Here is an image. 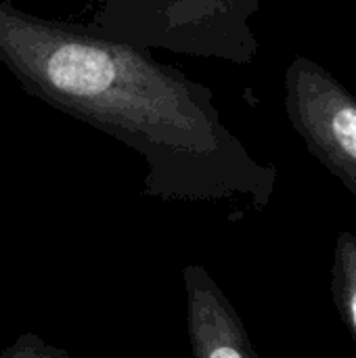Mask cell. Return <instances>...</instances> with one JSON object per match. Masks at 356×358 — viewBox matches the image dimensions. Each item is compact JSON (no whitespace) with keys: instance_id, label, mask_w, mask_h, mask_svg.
<instances>
[{"instance_id":"1","label":"cell","mask_w":356,"mask_h":358,"mask_svg":"<svg viewBox=\"0 0 356 358\" xmlns=\"http://www.w3.org/2000/svg\"><path fill=\"white\" fill-rule=\"evenodd\" d=\"M0 63L29 94L141 153L157 195L271 191L273 174L222 124L210 90L132 42L0 0Z\"/></svg>"},{"instance_id":"2","label":"cell","mask_w":356,"mask_h":358,"mask_svg":"<svg viewBox=\"0 0 356 358\" xmlns=\"http://www.w3.org/2000/svg\"><path fill=\"white\" fill-rule=\"evenodd\" d=\"M287 115L308 151L356 197V96L319 63L296 57L285 73Z\"/></svg>"},{"instance_id":"3","label":"cell","mask_w":356,"mask_h":358,"mask_svg":"<svg viewBox=\"0 0 356 358\" xmlns=\"http://www.w3.org/2000/svg\"><path fill=\"white\" fill-rule=\"evenodd\" d=\"M185 285L193 358H258L239 315L204 268H187Z\"/></svg>"},{"instance_id":"4","label":"cell","mask_w":356,"mask_h":358,"mask_svg":"<svg viewBox=\"0 0 356 358\" xmlns=\"http://www.w3.org/2000/svg\"><path fill=\"white\" fill-rule=\"evenodd\" d=\"M332 298L346 329L356 340V235L344 231L336 241L332 264Z\"/></svg>"},{"instance_id":"5","label":"cell","mask_w":356,"mask_h":358,"mask_svg":"<svg viewBox=\"0 0 356 358\" xmlns=\"http://www.w3.org/2000/svg\"><path fill=\"white\" fill-rule=\"evenodd\" d=\"M0 358H71L69 355H65L63 350L46 344L44 340L27 334L21 336L15 344H10Z\"/></svg>"}]
</instances>
